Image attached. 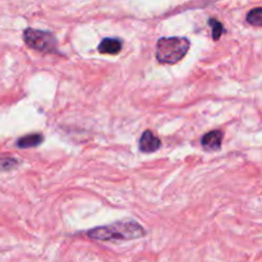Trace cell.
Segmentation results:
<instances>
[{"label":"cell","mask_w":262,"mask_h":262,"mask_svg":"<svg viewBox=\"0 0 262 262\" xmlns=\"http://www.w3.org/2000/svg\"><path fill=\"white\" fill-rule=\"evenodd\" d=\"M86 235L91 239L101 241V242H112V241H133L145 237L146 230L142 225L132 219L120 220L113 224L96 227L89 230Z\"/></svg>","instance_id":"cell-1"},{"label":"cell","mask_w":262,"mask_h":262,"mask_svg":"<svg viewBox=\"0 0 262 262\" xmlns=\"http://www.w3.org/2000/svg\"><path fill=\"white\" fill-rule=\"evenodd\" d=\"M189 42L186 37H161L156 45V59L163 64H176L188 53Z\"/></svg>","instance_id":"cell-2"},{"label":"cell","mask_w":262,"mask_h":262,"mask_svg":"<svg viewBox=\"0 0 262 262\" xmlns=\"http://www.w3.org/2000/svg\"><path fill=\"white\" fill-rule=\"evenodd\" d=\"M23 38L30 48L41 53H58V41L55 36L48 31L27 28L23 32Z\"/></svg>","instance_id":"cell-3"},{"label":"cell","mask_w":262,"mask_h":262,"mask_svg":"<svg viewBox=\"0 0 262 262\" xmlns=\"http://www.w3.org/2000/svg\"><path fill=\"white\" fill-rule=\"evenodd\" d=\"M224 133L222 130H211L202 137V147L206 151H216L222 147Z\"/></svg>","instance_id":"cell-4"},{"label":"cell","mask_w":262,"mask_h":262,"mask_svg":"<svg viewBox=\"0 0 262 262\" xmlns=\"http://www.w3.org/2000/svg\"><path fill=\"white\" fill-rule=\"evenodd\" d=\"M161 147V141L151 130H146L140 140V150L142 152H155Z\"/></svg>","instance_id":"cell-5"},{"label":"cell","mask_w":262,"mask_h":262,"mask_svg":"<svg viewBox=\"0 0 262 262\" xmlns=\"http://www.w3.org/2000/svg\"><path fill=\"white\" fill-rule=\"evenodd\" d=\"M122 48L123 41L118 37H105L97 46V49H99L101 54H112V55L120 53Z\"/></svg>","instance_id":"cell-6"},{"label":"cell","mask_w":262,"mask_h":262,"mask_svg":"<svg viewBox=\"0 0 262 262\" xmlns=\"http://www.w3.org/2000/svg\"><path fill=\"white\" fill-rule=\"evenodd\" d=\"M43 141V136L40 133H32V135L25 136V137L19 138L17 142L18 147L20 148H31L36 147V146L41 145Z\"/></svg>","instance_id":"cell-7"},{"label":"cell","mask_w":262,"mask_h":262,"mask_svg":"<svg viewBox=\"0 0 262 262\" xmlns=\"http://www.w3.org/2000/svg\"><path fill=\"white\" fill-rule=\"evenodd\" d=\"M246 19L253 27H262V7L250 10Z\"/></svg>","instance_id":"cell-8"},{"label":"cell","mask_w":262,"mask_h":262,"mask_svg":"<svg viewBox=\"0 0 262 262\" xmlns=\"http://www.w3.org/2000/svg\"><path fill=\"white\" fill-rule=\"evenodd\" d=\"M209 25H210V27H211V30H212V38L217 41L220 37H222L223 33L225 32L224 26H223V23H220L219 20L215 19V18H210Z\"/></svg>","instance_id":"cell-9"},{"label":"cell","mask_w":262,"mask_h":262,"mask_svg":"<svg viewBox=\"0 0 262 262\" xmlns=\"http://www.w3.org/2000/svg\"><path fill=\"white\" fill-rule=\"evenodd\" d=\"M18 165V161L15 159L12 158H4V159H0V170H12L14 169L15 166Z\"/></svg>","instance_id":"cell-10"}]
</instances>
